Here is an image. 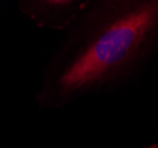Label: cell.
I'll list each match as a JSON object with an SVG mask.
<instances>
[{
	"instance_id": "1",
	"label": "cell",
	"mask_w": 158,
	"mask_h": 148,
	"mask_svg": "<svg viewBox=\"0 0 158 148\" xmlns=\"http://www.w3.org/2000/svg\"><path fill=\"white\" fill-rule=\"evenodd\" d=\"M36 101L60 109L119 88L158 52V0H93L65 30Z\"/></svg>"
},
{
	"instance_id": "2",
	"label": "cell",
	"mask_w": 158,
	"mask_h": 148,
	"mask_svg": "<svg viewBox=\"0 0 158 148\" xmlns=\"http://www.w3.org/2000/svg\"><path fill=\"white\" fill-rule=\"evenodd\" d=\"M93 0H18L25 17L42 29L65 31Z\"/></svg>"
}]
</instances>
